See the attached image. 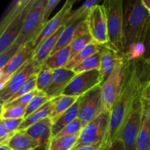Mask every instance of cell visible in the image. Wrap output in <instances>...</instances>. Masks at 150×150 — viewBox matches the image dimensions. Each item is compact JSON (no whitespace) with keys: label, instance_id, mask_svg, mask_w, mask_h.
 <instances>
[{"label":"cell","instance_id":"cell-10","mask_svg":"<svg viewBox=\"0 0 150 150\" xmlns=\"http://www.w3.org/2000/svg\"><path fill=\"white\" fill-rule=\"evenodd\" d=\"M40 67L41 66L37 64L32 59L14 73L4 87L1 89V105L8 102L31 76L37 74L39 72Z\"/></svg>","mask_w":150,"mask_h":150},{"label":"cell","instance_id":"cell-26","mask_svg":"<svg viewBox=\"0 0 150 150\" xmlns=\"http://www.w3.org/2000/svg\"><path fill=\"white\" fill-rule=\"evenodd\" d=\"M103 46H104V45H100L95 42H91L89 45H86L84 48H83L80 52L78 53L73 59H71L68 62L65 67L67 69H70V70H73L78 64L82 62L83 60L86 59L91 56L94 55L98 51H100Z\"/></svg>","mask_w":150,"mask_h":150},{"label":"cell","instance_id":"cell-5","mask_svg":"<svg viewBox=\"0 0 150 150\" xmlns=\"http://www.w3.org/2000/svg\"><path fill=\"white\" fill-rule=\"evenodd\" d=\"M111 114L101 112L98 117L84 126L80 133L79 140L73 148L84 145L103 144L108 132Z\"/></svg>","mask_w":150,"mask_h":150},{"label":"cell","instance_id":"cell-16","mask_svg":"<svg viewBox=\"0 0 150 150\" xmlns=\"http://www.w3.org/2000/svg\"><path fill=\"white\" fill-rule=\"evenodd\" d=\"M52 125V120L48 117L26 129L28 134L39 144V147L36 150H48L53 139Z\"/></svg>","mask_w":150,"mask_h":150},{"label":"cell","instance_id":"cell-30","mask_svg":"<svg viewBox=\"0 0 150 150\" xmlns=\"http://www.w3.org/2000/svg\"><path fill=\"white\" fill-rule=\"evenodd\" d=\"M53 70L42 64L37 75V89L39 92H45L52 81Z\"/></svg>","mask_w":150,"mask_h":150},{"label":"cell","instance_id":"cell-7","mask_svg":"<svg viewBox=\"0 0 150 150\" xmlns=\"http://www.w3.org/2000/svg\"><path fill=\"white\" fill-rule=\"evenodd\" d=\"M46 3L47 0H35L16 42L24 46L33 40L40 32L45 25L43 23V11Z\"/></svg>","mask_w":150,"mask_h":150},{"label":"cell","instance_id":"cell-19","mask_svg":"<svg viewBox=\"0 0 150 150\" xmlns=\"http://www.w3.org/2000/svg\"><path fill=\"white\" fill-rule=\"evenodd\" d=\"M4 145L11 150H36L40 146L26 130H17Z\"/></svg>","mask_w":150,"mask_h":150},{"label":"cell","instance_id":"cell-25","mask_svg":"<svg viewBox=\"0 0 150 150\" xmlns=\"http://www.w3.org/2000/svg\"><path fill=\"white\" fill-rule=\"evenodd\" d=\"M53 108V99L48 101L47 103L42 105L40 108L34 112L33 114H31L27 118L24 119L23 123L21 124V127H19L18 130H26L29 127H30L32 125L38 123L45 119L50 117Z\"/></svg>","mask_w":150,"mask_h":150},{"label":"cell","instance_id":"cell-2","mask_svg":"<svg viewBox=\"0 0 150 150\" xmlns=\"http://www.w3.org/2000/svg\"><path fill=\"white\" fill-rule=\"evenodd\" d=\"M150 16L142 0L123 1V45L126 55L132 48L142 42Z\"/></svg>","mask_w":150,"mask_h":150},{"label":"cell","instance_id":"cell-36","mask_svg":"<svg viewBox=\"0 0 150 150\" xmlns=\"http://www.w3.org/2000/svg\"><path fill=\"white\" fill-rule=\"evenodd\" d=\"M83 129V125L79 118L73 120L72 122L64 127L55 137H62V136H70V135L79 134Z\"/></svg>","mask_w":150,"mask_h":150},{"label":"cell","instance_id":"cell-45","mask_svg":"<svg viewBox=\"0 0 150 150\" xmlns=\"http://www.w3.org/2000/svg\"><path fill=\"white\" fill-rule=\"evenodd\" d=\"M107 148H108V147H107ZM107 148H106V149H105V150H107Z\"/></svg>","mask_w":150,"mask_h":150},{"label":"cell","instance_id":"cell-31","mask_svg":"<svg viewBox=\"0 0 150 150\" xmlns=\"http://www.w3.org/2000/svg\"><path fill=\"white\" fill-rule=\"evenodd\" d=\"M50 100H51V99L48 98L44 92H38V94L32 98V100L30 101V103L26 106L24 119L27 118L31 114L38 111L39 108H40L42 105H45V103H47Z\"/></svg>","mask_w":150,"mask_h":150},{"label":"cell","instance_id":"cell-14","mask_svg":"<svg viewBox=\"0 0 150 150\" xmlns=\"http://www.w3.org/2000/svg\"><path fill=\"white\" fill-rule=\"evenodd\" d=\"M34 54L35 50L32 45L26 44L4 67L0 69V89H2L13 75L32 59Z\"/></svg>","mask_w":150,"mask_h":150},{"label":"cell","instance_id":"cell-39","mask_svg":"<svg viewBox=\"0 0 150 150\" xmlns=\"http://www.w3.org/2000/svg\"><path fill=\"white\" fill-rule=\"evenodd\" d=\"M60 2V0H48L45 6L43 11V23L44 24L49 21V17L51 14V12L57 7V4Z\"/></svg>","mask_w":150,"mask_h":150},{"label":"cell","instance_id":"cell-4","mask_svg":"<svg viewBox=\"0 0 150 150\" xmlns=\"http://www.w3.org/2000/svg\"><path fill=\"white\" fill-rule=\"evenodd\" d=\"M107 18L108 46L124 54L123 45V1L105 0L103 3Z\"/></svg>","mask_w":150,"mask_h":150},{"label":"cell","instance_id":"cell-35","mask_svg":"<svg viewBox=\"0 0 150 150\" xmlns=\"http://www.w3.org/2000/svg\"><path fill=\"white\" fill-rule=\"evenodd\" d=\"M38 92L39 91L36 89V90L33 91V92H31L29 93L26 94V95L16 98L14 100L10 101V102L7 103L3 104V105H1V108H10V107L14 106H27L28 104L30 103L32 98L38 94Z\"/></svg>","mask_w":150,"mask_h":150},{"label":"cell","instance_id":"cell-20","mask_svg":"<svg viewBox=\"0 0 150 150\" xmlns=\"http://www.w3.org/2000/svg\"><path fill=\"white\" fill-rule=\"evenodd\" d=\"M136 150H150V108L144 103L143 118L138 135Z\"/></svg>","mask_w":150,"mask_h":150},{"label":"cell","instance_id":"cell-44","mask_svg":"<svg viewBox=\"0 0 150 150\" xmlns=\"http://www.w3.org/2000/svg\"><path fill=\"white\" fill-rule=\"evenodd\" d=\"M0 150H11V149H10L8 146L0 144Z\"/></svg>","mask_w":150,"mask_h":150},{"label":"cell","instance_id":"cell-28","mask_svg":"<svg viewBox=\"0 0 150 150\" xmlns=\"http://www.w3.org/2000/svg\"><path fill=\"white\" fill-rule=\"evenodd\" d=\"M105 46V45H104ZM103 46L102 49L98 53H96L94 55L91 56L90 57L87 58L86 59L83 60L82 62L78 64L74 69L73 71L76 73V74H79V73H83L86 71H91L94 70H99L100 68V63H101V58H102L103 50Z\"/></svg>","mask_w":150,"mask_h":150},{"label":"cell","instance_id":"cell-9","mask_svg":"<svg viewBox=\"0 0 150 150\" xmlns=\"http://www.w3.org/2000/svg\"><path fill=\"white\" fill-rule=\"evenodd\" d=\"M78 118L83 127L103 111L101 85L96 86L80 98Z\"/></svg>","mask_w":150,"mask_h":150},{"label":"cell","instance_id":"cell-42","mask_svg":"<svg viewBox=\"0 0 150 150\" xmlns=\"http://www.w3.org/2000/svg\"><path fill=\"white\" fill-rule=\"evenodd\" d=\"M142 100L144 104L149 106L150 108V84L148 83L145 89L144 90L142 96Z\"/></svg>","mask_w":150,"mask_h":150},{"label":"cell","instance_id":"cell-12","mask_svg":"<svg viewBox=\"0 0 150 150\" xmlns=\"http://www.w3.org/2000/svg\"><path fill=\"white\" fill-rule=\"evenodd\" d=\"M88 29L94 42L100 45H108V26L105 9L103 4H98L86 18Z\"/></svg>","mask_w":150,"mask_h":150},{"label":"cell","instance_id":"cell-43","mask_svg":"<svg viewBox=\"0 0 150 150\" xmlns=\"http://www.w3.org/2000/svg\"><path fill=\"white\" fill-rule=\"evenodd\" d=\"M142 2H143L144 5V7L147 10L148 13H149L150 16V0H142Z\"/></svg>","mask_w":150,"mask_h":150},{"label":"cell","instance_id":"cell-3","mask_svg":"<svg viewBox=\"0 0 150 150\" xmlns=\"http://www.w3.org/2000/svg\"><path fill=\"white\" fill-rule=\"evenodd\" d=\"M35 0H18L10 3L0 22V52L14 43Z\"/></svg>","mask_w":150,"mask_h":150},{"label":"cell","instance_id":"cell-17","mask_svg":"<svg viewBox=\"0 0 150 150\" xmlns=\"http://www.w3.org/2000/svg\"><path fill=\"white\" fill-rule=\"evenodd\" d=\"M125 60L126 57L125 54L114 51L112 48H109L108 45H105L103 50L100 68L103 83Z\"/></svg>","mask_w":150,"mask_h":150},{"label":"cell","instance_id":"cell-29","mask_svg":"<svg viewBox=\"0 0 150 150\" xmlns=\"http://www.w3.org/2000/svg\"><path fill=\"white\" fill-rule=\"evenodd\" d=\"M99 4L98 0H87L81 4V7L75 10H72L66 18V21L86 19L91 10L96 5Z\"/></svg>","mask_w":150,"mask_h":150},{"label":"cell","instance_id":"cell-1","mask_svg":"<svg viewBox=\"0 0 150 150\" xmlns=\"http://www.w3.org/2000/svg\"><path fill=\"white\" fill-rule=\"evenodd\" d=\"M150 81V65L142 58L127 59L124 83L121 94L113 108L104 146L108 147L115 139H120L125 123L135 103L142 96Z\"/></svg>","mask_w":150,"mask_h":150},{"label":"cell","instance_id":"cell-33","mask_svg":"<svg viewBox=\"0 0 150 150\" xmlns=\"http://www.w3.org/2000/svg\"><path fill=\"white\" fill-rule=\"evenodd\" d=\"M26 106H14L1 108V120L24 118Z\"/></svg>","mask_w":150,"mask_h":150},{"label":"cell","instance_id":"cell-8","mask_svg":"<svg viewBox=\"0 0 150 150\" xmlns=\"http://www.w3.org/2000/svg\"><path fill=\"white\" fill-rule=\"evenodd\" d=\"M143 118V103L142 97L136 101L134 107L125 123L120 139L124 144L125 150H136V144Z\"/></svg>","mask_w":150,"mask_h":150},{"label":"cell","instance_id":"cell-34","mask_svg":"<svg viewBox=\"0 0 150 150\" xmlns=\"http://www.w3.org/2000/svg\"><path fill=\"white\" fill-rule=\"evenodd\" d=\"M37 75H38V73L31 76V77L29 78L26 82H25L24 84H23V86L18 89V92H16L13 97H12L11 99H10L8 102H10V101H12V100H16V98H19V97H21L23 96V95H26V94L29 93V92L36 90L37 89Z\"/></svg>","mask_w":150,"mask_h":150},{"label":"cell","instance_id":"cell-21","mask_svg":"<svg viewBox=\"0 0 150 150\" xmlns=\"http://www.w3.org/2000/svg\"><path fill=\"white\" fill-rule=\"evenodd\" d=\"M85 20L86 19L70 21L64 22V30H63L61 36L59 37V39L57 45H56L55 48L53 51L52 54H54V53L57 52L59 50L66 48V47L69 46L70 45L72 41L73 40V39L76 37L78 28L79 27L81 23Z\"/></svg>","mask_w":150,"mask_h":150},{"label":"cell","instance_id":"cell-22","mask_svg":"<svg viewBox=\"0 0 150 150\" xmlns=\"http://www.w3.org/2000/svg\"><path fill=\"white\" fill-rule=\"evenodd\" d=\"M80 99V98H79ZM78 100L77 102L75 103L68 110L62 114L52 125V136L53 138L55 137L64 127L70 124V122L78 118L79 112V103L80 100Z\"/></svg>","mask_w":150,"mask_h":150},{"label":"cell","instance_id":"cell-46","mask_svg":"<svg viewBox=\"0 0 150 150\" xmlns=\"http://www.w3.org/2000/svg\"><path fill=\"white\" fill-rule=\"evenodd\" d=\"M149 84H150V81H149Z\"/></svg>","mask_w":150,"mask_h":150},{"label":"cell","instance_id":"cell-38","mask_svg":"<svg viewBox=\"0 0 150 150\" xmlns=\"http://www.w3.org/2000/svg\"><path fill=\"white\" fill-rule=\"evenodd\" d=\"M24 118L21 119H8V120H1L0 124L2 125L7 130L11 133H15L18 130L23 123Z\"/></svg>","mask_w":150,"mask_h":150},{"label":"cell","instance_id":"cell-27","mask_svg":"<svg viewBox=\"0 0 150 150\" xmlns=\"http://www.w3.org/2000/svg\"><path fill=\"white\" fill-rule=\"evenodd\" d=\"M80 133L51 139L48 150H71L79 140Z\"/></svg>","mask_w":150,"mask_h":150},{"label":"cell","instance_id":"cell-13","mask_svg":"<svg viewBox=\"0 0 150 150\" xmlns=\"http://www.w3.org/2000/svg\"><path fill=\"white\" fill-rule=\"evenodd\" d=\"M75 1H76L75 0L66 1L59 11L44 25L38 36L29 42L35 51L44 40L54 35L62 26L64 24L66 18L72 11V8Z\"/></svg>","mask_w":150,"mask_h":150},{"label":"cell","instance_id":"cell-15","mask_svg":"<svg viewBox=\"0 0 150 150\" xmlns=\"http://www.w3.org/2000/svg\"><path fill=\"white\" fill-rule=\"evenodd\" d=\"M76 76V73L73 70L66 67L53 70L51 83L44 93L51 100L58 98L62 95L64 89Z\"/></svg>","mask_w":150,"mask_h":150},{"label":"cell","instance_id":"cell-32","mask_svg":"<svg viewBox=\"0 0 150 150\" xmlns=\"http://www.w3.org/2000/svg\"><path fill=\"white\" fill-rule=\"evenodd\" d=\"M23 47V45L15 42L2 52H0V69L4 67L21 50Z\"/></svg>","mask_w":150,"mask_h":150},{"label":"cell","instance_id":"cell-41","mask_svg":"<svg viewBox=\"0 0 150 150\" xmlns=\"http://www.w3.org/2000/svg\"><path fill=\"white\" fill-rule=\"evenodd\" d=\"M107 150H125L124 144L121 139H117L108 146Z\"/></svg>","mask_w":150,"mask_h":150},{"label":"cell","instance_id":"cell-11","mask_svg":"<svg viewBox=\"0 0 150 150\" xmlns=\"http://www.w3.org/2000/svg\"><path fill=\"white\" fill-rule=\"evenodd\" d=\"M102 83V76L99 70L83 72L73 78L62 95L81 98Z\"/></svg>","mask_w":150,"mask_h":150},{"label":"cell","instance_id":"cell-23","mask_svg":"<svg viewBox=\"0 0 150 150\" xmlns=\"http://www.w3.org/2000/svg\"><path fill=\"white\" fill-rule=\"evenodd\" d=\"M80 98L67 95H60L58 98L53 99V108L50 118L53 122L56 121L60 116L68 110L73 104L77 102Z\"/></svg>","mask_w":150,"mask_h":150},{"label":"cell","instance_id":"cell-6","mask_svg":"<svg viewBox=\"0 0 150 150\" xmlns=\"http://www.w3.org/2000/svg\"><path fill=\"white\" fill-rule=\"evenodd\" d=\"M127 59L101 84L103 111L111 114L121 94L124 83Z\"/></svg>","mask_w":150,"mask_h":150},{"label":"cell","instance_id":"cell-40","mask_svg":"<svg viewBox=\"0 0 150 150\" xmlns=\"http://www.w3.org/2000/svg\"><path fill=\"white\" fill-rule=\"evenodd\" d=\"M106 148L103 144H98L93 145H84L79 147L73 148L71 150H105Z\"/></svg>","mask_w":150,"mask_h":150},{"label":"cell","instance_id":"cell-37","mask_svg":"<svg viewBox=\"0 0 150 150\" xmlns=\"http://www.w3.org/2000/svg\"><path fill=\"white\" fill-rule=\"evenodd\" d=\"M142 43L143 44L144 51L142 59L144 60L147 64L150 65V18H149L143 37H142Z\"/></svg>","mask_w":150,"mask_h":150},{"label":"cell","instance_id":"cell-18","mask_svg":"<svg viewBox=\"0 0 150 150\" xmlns=\"http://www.w3.org/2000/svg\"><path fill=\"white\" fill-rule=\"evenodd\" d=\"M64 24L62 26L54 35L44 40L35 51L32 59L40 66H42L46 59L52 54L53 51L55 48L57 42L59 39V37L61 36L62 33L64 30Z\"/></svg>","mask_w":150,"mask_h":150},{"label":"cell","instance_id":"cell-24","mask_svg":"<svg viewBox=\"0 0 150 150\" xmlns=\"http://www.w3.org/2000/svg\"><path fill=\"white\" fill-rule=\"evenodd\" d=\"M70 59V45L66 48L59 50L54 54H51L43 64L46 65L52 70L65 67Z\"/></svg>","mask_w":150,"mask_h":150}]
</instances>
